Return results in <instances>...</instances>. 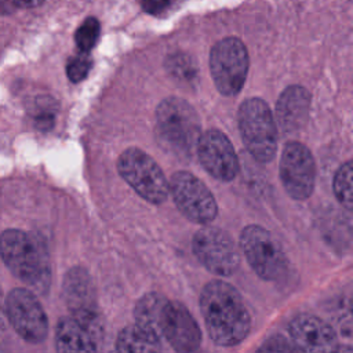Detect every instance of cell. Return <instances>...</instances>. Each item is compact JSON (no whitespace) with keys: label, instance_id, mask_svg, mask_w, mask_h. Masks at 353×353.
Segmentation results:
<instances>
[{"label":"cell","instance_id":"15","mask_svg":"<svg viewBox=\"0 0 353 353\" xmlns=\"http://www.w3.org/2000/svg\"><path fill=\"white\" fill-rule=\"evenodd\" d=\"M161 338H165L178 353H193L201 342V331L185 305L168 301L163 323Z\"/></svg>","mask_w":353,"mask_h":353},{"label":"cell","instance_id":"5","mask_svg":"<svg viewBox=\"0 0 353 353\" xmlns=\"http://www.w3.org/2000/svg\"><path fill=\"white\" fill-rule=\"evenodd\" d=\"M117 170L124 181L145 200L161 204L168 196V181L159 164L143 150L130 148L117 161Z\"/></svg>","mask_w":353,"mask_h":353},{"label":"cell","instance_id":"8","mask_svg":"<svg viewBox=\"0 0 353 353\" xmlns=\"http://www.w3.org/2000/svg\"><path fill=\"white\" fill-rule=\"evenodd\" d=\"M192 247L201 265L216 276H232L240 265V254L232 237L219 228L199 229Z\"/></svg>","mask_w":353,"mask_h":353},{"label":"cell","instance_id":"20","mask_svg":"<svg viewBox=\"0 0 353 353\" xmlns=\"http://www.w3.org/2000/svg\"><path fill=\"white\" fill-rule=\"evenodd\" d=\"M352 161H346L339 167L334 178V193L338 201L346 208L352 210L353 207V194H352Z\"/></svg>","mask_w":353,"mask_h":353},{"label":"cell","instance_id":"3","mask_svg":"<svg viewBox=\"0 0 353 353\" xmlns=\"http://www.w3.org/2000/svg\"><path fill=\"white\" fill-rule=\"evenodd\" d=\"M239 128L250 154L261 163L273 160L277 134L269 105L259 98L245 99L239 109Z\"/></svg>","mask_w":353,"mask_h":353},{"label":"cell","instance_id":"27","mask_svg":"<svg viewBox=\"0 0 353 353\" xmlns=\"http://www.w3.org/2000/svg\"><path fill=\"white\" fill-rule=\"evenodd\" d=\"M336 353H353V352H352L350 345H343V346H339V347H338V352H336Z\"/></svg>","mask_w":353,"mask_h":353},{"label":"cell","instance_id":"25","mask_svg":"<svg viewBox=\"0 0 353 353\" xmlns=\"http://www.w3.org/2000/svg\"><path fill=\"white\" fill-rule=\"evenodd\" d=\"M142 8L152 15H163L171 7L172 0H142Z\"/></svg>","mask_w":353,"mask_h":353},{"label":"cell","instance_id":"18","mask_svg":"<svg viewBox=\"0 0 353 353\" xmlns=\"http://www.w3.org/2000/svg\"><path fill=\"white\" fill-rule=\"evenodd\" d=\"M168 301L157 292H149L141 296L134 309L135 325L161 339V323Z\"/></svg>","mask_w":353,"mask_h":353},{"label":"cell","instance_id":"10","mask_svg":"<svg viewBox=\"0 0 353 353\" xmlns=\"http://www.w3.org/2000/svg\"><path fill=\"white\" fill-rule=\"evenodd\" d=\"M6 312L17 334L30 343H40L48 332L47 314L33 292L25 288L12 290L6 299Z\"/></svg>","mask_w":353,"mask_h":353},{"label":"cell","instance_id":"4","mask_svg":"<svg viewBox=\"0 0 353 353\" xmlns=\"http://www.w3.org/2000/svg\"><path fill=\"white\" fill-rule=\"evenodd\" d=\"M157 127L165 142L178 153L190 154L200 137V121L196 110L182 98L171 97L156 109Z\"/></svg>","mask_w":353,"mask_h":353},{"label":"cell","instance_id":"6","mask_svg":"<svg viewBox=\"0 0 353 353\" xmlns=\"http://www.w3.org/2000/svg\"><path fill=\"white\" fill-rule=\"evenodd\" d=\"M240 247L252 270L263 280L274 281L288 266L287 255L276 237L259 225H248L240 236Z\"/></svg>","mask_w":353,"mask_h":353},{"label":"cell","instance_id":"19","mask_svg":"<svg viewBox=\"0 0 353 353\" xmlns=\"http://www.w3.org/2000/svg\"><path fill=\"white\" fill-rule=\"evenodd\" d=\"M116 353H161V343L138 325H127L117 335Z\"/></svg>","mask_w":353,"mask_h":353},{"label":"cell","instance_id":"22","mask_svg":"<svg viewBox=\"0 0 353 353\" xmlns=\"http://www.w3.org/2000/svg\"><path fill=\"white\" fill-rule=\"evenodd\" d=\"M167 68L170 73L181 81H193L197 76V68L194 61L186 54H175L168 62Z\"/></svg>","mask_w":353,"mask_h":353},{"label":"cell","instance_id":"9","mask_svg":"<svg viewBox=\"0 0 353 353\" xmlns=\"http://www.w3.org/2000/svg\"><path fill=\"white\" fill-rule=\"evenodd\" d=\"M171 193L179 211L193 222L208 223L218 212L216 201L208 188L193 174L178 171L168 182Z\"/></svg>","mask_w":353,"mask_h":353},{"label":"cell","instance_id":"26","mask_svg":"<svg viewBox=\"0 0 353 353\" xmlns=\"http://www.w3.org/2000/svg\"><path fill=\"white\" fill-rule=\"evenodd\" d=\"M7 4L14 6V7H21V8H30L40 6L44 0H4Z\"/></svg>","mask_w":353,"mask_h":353},{"label":"cell","instance_id":"11","mask_svg":"<svg viewBox=\"0 0 353 353\" xmlns=\"http://www.w3.org/2000/svg\"><path fill=\"white\" fill-rule=\"evenodd\" d=\"M280 178L285 192L295 200L307 199L316 181V163L309 148L301 142L285 143L280 159Z\"/></svg>","mask_w":353,"mask_h":353},{"label":"cell","instance_id":"2","mask_svg":"<svg viewBox=\"0 0 353 353\" xmlns=\"http://www.w3.org/2000/svg\"><path fill=\"white\" fill-rule=\"evenodd\" d=\"M0 256L22 283L40 292L48 288L51 279L48 252L37 236L18 229L4 230L0 234Z\"/></svg>","mask_w":353,"mask_h":353},{"label":"cell","instance_id":"21","mask_svg":"<svg viewBox=\"0 0 353 353\" xmlns=\"http://www.w3.org/2000/svg\"><path fill=\"white\" fill-rule=\"evenodd\" d=\"M99 22L94 17H88L87 19L83 21V23L77 28L74 33V41L80 52L88 54L90 50L97 44L98 37H99Z\"/></svg>","mask_w":353,"mask_h":353},{"label":"cell","instance_id":"17","mask_svg":"<svg viewBox=\"0 0 353 353\" xmlns=\"http://www.w3.org/2000/svg\"><path fill=\"white\" fill-rule=\"evenodd\" d=\"M98 339L72 316L62 317L55 328L57 353H98Z\"/></svg>","mask_w":353,"mask_h":353},{"label":"cell","instance_id":"23","mask_svg":"<svg viewBox=\"0 0 353 353\" xmlns=\"http://www.w3.org/2000/svg\"><path fill=\"white\" fill-rule=\"evenodd\" d=\"M255 353H299L292 341L283 335H272L265 339Z\"/></svg>","mask_w":353,"mask_h":353},{"label":"cell","instance_id":"14","mask_svg":"<svg viewBox=\"0 0 353 353\" xmlns=\"http://www.w3.org/2000/svg\"><path fill=\"white\" fill-rule=\"evenodd\" d=\"M288 332L301 353H336L341 346L332 327L309 313L295 316L288 325Z\"/></svg>","mask_w":353,"mask_h":353},{"label":"cell","instance_id":"13","mask_svg":"<svg viewBox=\"0 0 353 353\" xmlns=\"http://www.w3.org/2000/svg\"><path fill=\"white\" fill-rule=\"evenodd\" d=\"M197 156L201 165L214 178L228 182L239 172V160L228 137L218 130H208L200 134Z\"/></svg>","mask_w":353,"mask_h":353},{"label":"cell","instance_id":"24","mask_svg":"<svg viewBox=\"0 0 353 353\" xmlns=\"http://www.w3.org/2000/svg\"><path fill=\"white\" fill-rule=\"evenodd\" d=\"M90 68H91L90 57L87 54L80 52L79 55H74V57H72L68 61L66 74H68L70 81L79 83V81H81L87 76Z\"/></svg>","mask_w":353,"mask_h":353},{"label":"cell","instance_id":"12","mask_svg":"<svg viewBox=\"0 0 353 353\" xmlns=\"http://www.w3.org/2000/svg\"><path fill=\"white\" fill-rule=\"evenodd\" d=\"M63 298L72 312L70 316L94 334L101 335L102 325L97 310L94 285L84 269L73 268L65 274Z\"/></svg>","mask_w":353,"mask_h":353},{"label":"cell","instance_id":"16","mask_svg":"<svg viewBox=\"0 0 353 353\" xmlns=\"http://www.w3.org/2000/svg\"><path fill=\"white\" fill-rule=\"evenodd\" d=\"M310 95L299 85H291L283 91L276 105V119L284 132H295L302 128L309 117Z\"/></svg>","mask_w":353,"mask_h":353},{"label":"cell","instance_id":"1","mask_svg":"<svg viewBox=\"0 0 353 353\" xmlns=\"http://www.w3.org/2000/svg\"><path fill=\"white\" fill-rule=\"evenodd\" d=\"M200 309L208 335L216 345L234 346L250 334L251 316L241 295L229 283H207L200 295Z\"/></svg>","mask_w":353,"mask_h":353},{"label":"cell","instance_id":"7","mask_svg":"<svg viewBox=\"0 0 353 353\" xmlns=\"http://www.w3.org/2000/svg\"><path fill=\"white\" fill-rule=\"evenodd\" d=\"M248 52L237 37H225L210 52V70L216 90L236 95L243 88L248 72Z\"/></svg>","mask_w":353,"mask_h":353}]
</instances>
